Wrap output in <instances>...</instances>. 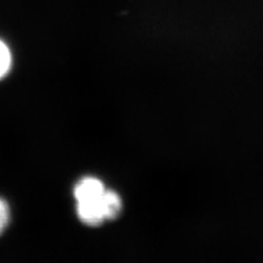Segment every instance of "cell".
<instances>
[{
	"label": "cell",
	"instance_id": "1",
	"mask_svg": "<svg viewBox=\"0 0 263 263\" xmlns=\"http://www.w3.org/2000/svg\"><path fill=\"white\" fill-rule=\"evenodd\" d=\"M105 189L100 180L96 178H85L79 181L73 190L77 202L92 201L100 199Z\"/></svg>",
	"mask_w": 263,
	"mask_h": 263
},
{
	"label": "cell",
	"instance_id": "2",
	"mask_svg": "<svg viewBox=\"0 0 263 263\" xmlns=\"http://www.w3.org/2000/svg\"><path fill=\"white\" fill-rule=\"evenodd\" d=\"M77 214L82 223L89 226H98L105 220L101 209L100 199L77 202Z\"/></svg>",
	"mask_w": 263,
	"mask_h": 263
},
{
	"label": "cell",
	"instance_id": "3",
	"mask_svg": "<svg viewBox=\"0 0 263 263\" xmlns=\"http://www.w3.org/2000/svg\"><path fill=\"white\" fill-rule=\"evenodd\" d=\"M100 204L105 220L117 218L122 211L121 197L113 191L105 190L100 197Z\"/></svg>",
	"mask_w": 263,
	"mask_h": 263
},
{
	"label": "cell",
	"instance_id": "4",
	"mask_svg": "<svg viewBox=\"0 0 263 263\" xmlns=\"http://www.w3.org/2000/svg\"><path fill=\"white\" fill-rule=\"evenodd\" d=\"M11 53L2 40H0V79L5 77L11 67Z\"/></svg>",
	"mask_w": 263,
	"mask_h": 263
},
{
	"label": "cell",
	"instance_id": "5",
	"mask_svg": "<svg viewBox=\"0 0 263 263\" xmlns=\"http://www.w3.org/2000/svg\"><path fill=\"white\" fill-rule=\"evenodd\" d=\"M10 220V209L8 203L0 197V234H2Z\"/></svg>",
	"mask_w": 263,
	"mask_h": 263
}]
</instances>
